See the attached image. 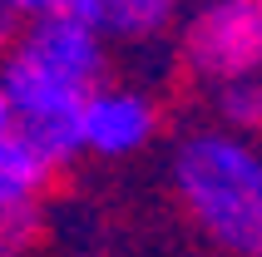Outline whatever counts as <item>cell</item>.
<instances>
[{"label": "cell", "instance_id": "10", "mask_svg": "<svg viewBox=\"0 0 262 257\" xmlns=\"http://www.w3.org/2000/svg\"><path fill=\"white\" fill-rule=\"evenodd\" d=\"M20 25H25V20H20L15 10H5V5H0V50H5V45L20 35Z\"/></svg>", "mask_w": 262, "mask_h": 257}, {"label": "cell", "instance_id": "3", "mask_svg": "<svg viewBox=\"0 0 262 257\" xmlns=\"http://www.w3.org/2000/svg\"><path fill=\"white\" fill-rule=\"evenodd\" d=\"M183 65L208 84L262 74V0H208L183 25Z\"/></svg>", "mask_w": 262, "mask_h": 257}, {"label": "cell", "instance_id": "7", "mask_svg": "<svg viewBox=\"0 0 262 257\" xmlns=\"http://www.w3.org/2000/svg\"><path fill=\"white\" fill-rule=\"evenodd\" d=\"M218 89V119L233 134H262V74H237Z\"/></svg>", "mask_w": 262, "mask_h": 257}, {"label": "cell", "instance_id": "2", "mask_svg": "<svg viewBox=\"0 0 262 257\" xmlns=\"http://www.w3.org/2000/svg\"><path fill=\"white\" fill-rule=\"evenodd\" d=\"M0 84H5V99H10L15 128L55 168H70L84 154V134H79V114H84V99H89L84 79L45 65L40 55H30L25 45L10 40L5 59H0Z\"/></svg>", "mask_w": 262, "mask_h": 257}, {"label": "cell", "instance_id": "8", "mask_svg": "<svg viewBox=\"0 0 262 257\" xmlns=\"http://www.w3.org/2000/svg\"><path fill=\"white\" fill-rule=\"evenodd\" d=\"M35 243H40V208L0 213V257H25Z\"/></svg>", "mask_w": 262, "mask_h": 257}, {"label": "cell", "instance_id": "4", "mask_svg": "<svg viewBox=\"0 0 262 257\" xmlns=\"http://www.w3.org/2000/svg\"><path fill=\"white\" fill-rule=\"evenodd\" d=\"M84 154L94 158H134L144 154L148 139L159 134V104L134 84H94L79 114Z\"/></svg>", "mask_w": 262, "mask_h": 257}, {"label": "cell", "instance_id": "12", "mask_svg": "<svg viewBox=\"0 0 262 257\" xmlns=\"http://www.w3.org/2000/svg\"><path fill=\"white\" fill-rule=\"evenodd\" d=\"M79 257H99V252H79Z\"/></svg>", "mask_w": 262, "mask_h": 257}, {"label": "cell", "instance_id": "6", "mask_svg": "<svg viewBox=\"0 0 262 257\" xmlns=\"http://www.w3.org/2000/svg\"><path fill=\"white\" fill-rule=\"evenodd\" d=\"M55 173L59 168L20 128L0 134V213H10V208H40V198L55 183Z\"/></svg>", "mask_w": 262, "mask_h": 257}, {"label": "cell", "instance_id": "1", "mask_svg": "<svg viewBox=\"0 0 262 257\" xmlns=\"http://www.w3.org/2000/svg\"><path fill=\"white\" fill-rule=\"evenodd\" d=\"M173 198L223 257H262V148L233 128H203L173 148Z\"/></svg>", "mask_w": 262, "mask_h": 257}, {"label": "cell", "instance_id": "5", "mask_svg": "<svg viewBox=\"0 0 262 257\" xmlns=\"http://www.w3.org/2000/svg\"><path fill=\"white\" fill-rule=\"evenodd\" d=\"M74 15H84L104 40L144 45L178 20V0H79Z\"/></svg>", "mask_w": 262, "mask_h": 257}, {"label": "cell", "instance_id": "11", "mask_svg": "<svg viewBox=\"0 0 262 257\" xmlns=\"http://www.w3.org/2000/svg\"><path fill=\"white\" fill-rule=\"evenodd\" d=\"M15 128V114H10V99H5V84H0V134Z\"/></svg>", "mask_w": 262, "mask_h": 257}, {"label": "cell", "instance_id": "9", "mask_svg": "<svg viewBox=\"0 0 262 257\" xmlns=\"http://www.w3.org/2000/svg\"><path fill=\"white\" fill-rule=\"evenodd\" d=\"M5 10H15L20 20H35V15H55V10H74L79 0H0Z\"/></svg>", "mask_w": 262, "mask_h": 257}]
</instances>
